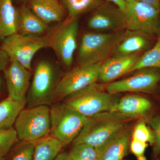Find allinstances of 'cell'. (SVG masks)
Segmentation results:
<instances>
[{
	"mask_svg": "<svg viewBox=\"0 0 160 160\" xmlns=\"http://www.w3.org/2000/svg\"><path fill=\"white\" fill-rule=\"evenodd\" d=\"M132 119L116 112H106L89 118L77 137L73 145L86 143L99 149L110 140L129 129Z\"/></svg>",
	"mask_w": 160,
	"mask_h": 160,
	"instance_id": "obj_1",
	"label": "cell"
},
{
	"mask_svg": "<svg viewBox=\"0 0 160 160\" xmlns=\"http://www.w3.org/2000/svg\"><path fill=\"white\" fill-rule=\"evenodd\" d=\"M64 102L87 118L102 112H114L119 98L118 94L105 91L104 85L96 82L70 94Z\"/></svg>",
	"mask_w": 160,
	"mask_h": 160,
	"instance_id": "obj_2",
	"label": "cell"
},
{
	"mask_svg": "<svg viewBox=\"0 0 160 160\" xmlns=\"http://www.w3.org/2000/svg\"><path fill=\"white\" fill-rule=\"evenodd\" d=\"M126 29L113 32H87L83 34L77 56L78 66L104 62L111 56Z\"/></svg>",
	"mask_w": 160,
	"mask_h": 160,
	"instance_id": "obj_3",
	"label": "cell"
},
{
	"mask_svg": "<svg viewBox=\"0 0 160 160\" xmlns=\"http://www.w3.org/2000/svg\"><path fill=\"white\" fill-rule=\"evenodd\" d=\"M13 128L19 140L24 142H35L51 132L50 108L49 106L29 107L21 110Z\"/></svg>",
	"mask_w": 160,
	"mask_h": 160,
	"instance_id": "obj_4",
	"label": "cell"
},
{
	"mask_svg": "<svg viewBox=\"0 0 160 160\" xmlns=\"http://www.w3.org/2000/svg\"><path fill=\"white\" fill-rule=\"evenodd\" d=\"M52 136L63 146L73 142L89 118L68 106L65 102L57 103L50 108Z\"/></svg>",
	"mask_w": 160,
	"mask_h": 160,
	"instance_id": "obj_5",
	"label": "cell"
},
{
	"mask_svg": "<svg viewBox=\"0 0 160 160\" xmlns=\"http://www.w3.org/2000/svg\"><path fill=\"white\" fill-rule=\"evenodd\" d=\"M78 18L68 17L58 23L47 35L49 47L52 49L61 63L66 69L72 65L77 49Z\"/></svg>",
	"mask_w": 160,
	"mask_h": 160,
	"instance_id": "obj_6",
	"label": "cell"
},
{
	"mask_svg": "<svg viewBox=\"0 0 160 160\" xmlns=\"http://www.w3.org/2000/svg\"><path fill=\"white\" fill-rule=\"evenodd\" d=\"M53 65L47 60H41L35 69L31 85L26 97L29 107L49 106L54 100L58 82Z\"/></svg>",
	"mask_w": 160,
	"mask_h": 160,
	"instance_id": "obj_7",
	"label": "cell"
},
{
	"mask_svg": "<svg viewBox=\"0 0 160 160\" xmlns=\"http://www.w3.org/2000/svg\"><path fill=\"white\" fill-rule=\"evenodd\" d=\"M1 47L10 58L31 70L33 58L38 51L49 47V39L47 35L30 36L16 33L3 40Z\"/></svg>",
	"mask_w": 160,
	"mask_h": 160,
	"instance_id": "obj_8",
	"label": "cell"
},
{
	"mask_svg": "<svg viewBox=\"0 0 160 160\" xmlns=\"http://www.w3.org/2000/svg\"><path fill=\"white\" fill-rule=\"evenodd\" d=\"M126 29L141 32L150 37L160 36V9L142 2L126 3Z\"/></svg>",
	"mask_w": 160,
	"mask_h": 160,
	"instance_id": "obj_9",
	"label": "cell"
},
{
	"mask_svg": "<svg viewBox=\"0 0 160 160\" xmlns=\"http://www.w3.org/2000/svg\"><path fill=\"white\" fill-rule=\"evenodd\" d=\"M102 63L78 66L64 75L58 82L54 100L65 98L98 80Z\"/></svg>",
	"mask_w": 160,
	"mask_h": 160,
	"instance_id": "obj_10",
	"label": "cell"
},
{
	"mask_svg": "<svg viewBox=\"0 0 160 160\" xmlns=\"http://www.w3.org/2000/svg\"><path fill=\"white\" fill-rule=\"evenodd\" d=\"M131 76L124 79L109 83L105 89L112 94L121 92H150L154 91L160 82L158 69L146 68L136 71Z\"/></svg>",
	"mask_w": 160,
	"mask_h": 160,
	"instance_id": "obj_11",
	"label": "cell"
},
{
	"mask_svg": "<svg viewBox=\"0 0 160 160\" xmlns=\"http://www.w3.org/2000/svg\"><path fill=\"white\" fill-rule=\"evenodd\" d=\"M125 12L112 3L103 2L93 10L87 21V26L98 32H113L126 29Z\"/></svg>",
	"mask_w": 160,
	"mask_h": 160,
	"instance_id": "obj_12",
	"label": "cell"
},
{
	"mask_svg": "<svg viewBox=\"0 0 160 160\" xmlns=\"http://www.w3.org/2000/svg\"><path fill=\"white\" fill-rule=\"evenodd\" d=\"M31 71L16 60L10 58L9 64L3 71L8 97L12 99L26 101L30 87Z\"/></svg>",
	"mask_w": 160,
	"mask_h": 160,
	"instance_id": "obj_13",
	"label": "cell"
},
{
	"mask_svg": "<svg viewBox=\"0 0 160 160\" xmlns=\"http://www.w3.org/2000/svg\"><path fill=\"white\" fill-rule=\"evenodd\" d=\"M140 56L141 54H137L128 56H111L108 58L102 63L99 81L103 84H109L130 72Z\"/></svg>",
	"mask_w": 160,
	"mask_h": 160,
	"instance_id": "obj_14",
	"label": "cell"
},
{
	"mask_svg": "<svg viewBox=\"0 0 160 160\" xmlns=\"http://www.w3.org/2000/svg\"><path fill=\"white\" fill-rule=\"evenodd\" d=\"M26 5L48 25L65 20L67 12L58 0H28Z\"/></svg>",
	"mask_w": 160,
	"mask_h": 160,
	"instance_id": "obj_15",
	"label": "cell"
},
{
	"mask_svg": "<svg viewBox=\"0 0 160 160\" xmlns=\"http://www.w3.org/2000/svg\"><path fill=\"white\" fill-rule=\"evenodd\" d=\"M17 33L25 36L45 35L49 29V25L34 14L27 5L18 8Z\"/></svg>",
	"mask_w": 160,
	"mask_h": 160,
	"instance_id": "obj_16",
	"label": "cell"
},
{
	"mask_svg": "<svg viewBox=\"0 0 160 160\" xmlns=\"http://www.w3.org/2000/svg\"><path fill=\"white\" fill-rule=\"evenodd\" d=\"M149 37L141 32L126 29L124 36L115 47L111 56L141 54L149 46Z\"/></svg>",
	"mask_w": 160,
	"mask_h": 160,
	"instance_id": "obj_17",
	"label": "cell"
},
{
	"mask_svg": "<svg viewBox=\"0 0 160 160\" xmlns=\"http://www.w3.org/2000/svg\"><path fill=\"white\" fill-rule=\"evenodd\" d=\"M151 103L146 98L135 94L125 96L119 100L114 112L131 119L142 117L151 109Z\"/></svg>",
	"mask_w": 160,
	"mask_h": 160,
	"instance_id": "obj_18",
	"label": "cell"
},
{
	"mask_svg": "<svg viewBox=\"0 0 160 160\" xmlns=\"http://www.w3.org/2000/svg\"><path fill=\"white\" fill-rule=\"evenodd\" d=\"M132 135L128 129L110 140L106 145L96 149L98 160H121L127 153Z\"/></svg>",
	"mask_w": 160,
	"mask_h": 160,
	"instance_id": "obj_19",
	"label": "cell"
},
{
	"mask_svg": "<svg viewBox=\"0 0 160 160\" xmlns=\"http://www.w3.org/2000/svg\"><path fill=\"white\" fill-rule=\"evenodd\" d=\"M18 19L13 0H0V41L17 33Z\"/></svg>",
	"mask_w": 160,
	"mask_h": 160,
	"instance_id": "obj_20",
	"label": "cell"
},
{
	"mask_svg": "<svg viewBox=\"0 0 160 160\" xmlns=\"http://www.w3.org/2000/svg\"><path fill=\"white\" fill-rule=\"evenodd\" d=\"M26 101H18L9 97L0 101V131L13 127L15 122Z\"/></svg>",
	"mask_w": 160,
	"mask_h": 160,
	"instance_id": "obj_21",
	"label": "cell"
},
{
	"mask_svg": "<svg viewBox=\"0 0 160 160\" xmlns=\"http://www.w3.org/2000/svg\"><path fill=\"white\" fill-rule=\"evenodd\" d=\"M63 147L58 140L47 136L35 142L33 160H54Z\"/></svg>",
	"mask_w": 160,
	"mask_h": 160,
	"instance_id": "obj_22",
	"label": "cell"
},
{
	"mask_svg": "<svg viewBox=\"0 0 160 160\" xmlns=\"http://www.w3.org/2000/svg\"><path fill=\"white\" fill-rule=\"evenodd\" d=\"M103 2V0H61V4L69 18H78L82 15L93 11Z\"/></svg>",
	"mask_w": 160,
	"mask_h": 160,
	"instance_id": "obj_23",
	"label": "cell"
},
{
	"mask_svg": "<svg viewBox=\"0 0 160 160\" xmlns=\"http://www.w3.org/2000/svg\"><path fill=\"white\" fill-rule=\"evenodd\" d=\"M146 68L160 69V36L152 49L140 56L130 72Z\"/></svg>",
	"mask_w": 160,
	"mask_h": 160,
	"instance_id": "obj_24",
	"label": "cell"
},
{
	"mask_svg": "<svg viewBox=\"0 0 160 160\" xmlns=\"http://www.w3.org/2000/svg\"><path fill=\"white\" fill-rule=\"evenodd\" d=\"M68 154L72 160L98 159V152L96 148L86 143L73 145Z\"/></svg>",
	"mask_w": 160,
	"mask_h": 160,
	"instance_id": "obj_25",
	"label": "cell"
},
{
	"mask_svg": "<svg viewBox=\"0 0 160 160\" xmlns=\"http://www.w3.org/2000/svg\"><path fill=\"white\" fill-rule=\"evenodd\" d=\"M18 141L13 127L0 131V158L6 157Z\"/></svg>",
	"mask_w": 160,
	"mask_h": 160,
	"instance_id": "obj_26",
	"label": "cell"
},
{
	"mask_svg": "<svg viewBox=\"0 0 160 160\" xmlns=\"http://www.w3.org/2000/svg\"><path fill=\"white\" fill-rule=\"evenodd\" d=\"M35 142H24L18 146L12 152L10 160H33Z\"/></svg>",
	"mask_w": 160,
	"mask_h": 160,
	"instance_id": "obj_27",
	"label": "cell"
},
{
	"mask_svg": "<svg viewBox=\"0 0 160 160\" xmlns=\"http://www.w3.org/2000/svg\"><path fill=\"white\" fill-rule=\"evenodd\" d=\"M132 138L144 142L153 144L155 141V138L153 133L143 121L138 123L132 131Z\"/></svg>",
	"mask_w": 160,
	"mask_h": 160,
	"instance_id": "obj_28",
	"label": "cell"
},
{
	"mask_svg": "<svg viewBox=\"0 0 160 160\" xmlns=\"http://www.w3.org/2000/svg\"><path fill=\"white\" fill-rule=\"evenodd\" d=\"M147 146V143L133 139L130 144V150L138 160H147L144 153Z\"/></svg>",
	"mask_w": 160,
	"mask_h": 160,
	"instance_id": "obj_29",
	"label": "cell"
},
{
	"mask_svg": "<svg viewBox=\"0 0 160 160\" xmlns=\"http://www.w3.org/2000/svg\"><path fill=\"white\" fill-rule=\"evenodd\" d=\"M151 127L154 130L155 134V140L156 141L155 150L160 154V117H156L150 121Z\"/></svg>",
	"mask_w": 160,
	"mask_h": 160,
	"instance_id": "obj_30",
	"label": "cell"
},
{
	"mask_svg": "<svg viewBox=\"0 0 160 160\" xmlns=\"http://www.w3.org/2000/svg\"><path fill=\"white\" fill-rule=\"evenodd\" d=\"M9 61L10 58L9 56L0 47V71H3L5 69Z\"/></svg>",
	"mask_w": 160,
	"mask_h": 160,
	"instance_id": "obj_31",
	"label": "cell"
},
{
	"mask_svg": "<svg viewBox=\"0 0 160 160\" xmlns=\"http://www.w3.org/2000/svg\"><path fill=\"white\" fill-rule=\"evenodd\" d=\"M106 1L114 4L122 11H124L126 9V3L124 0H106Z\"/></svg>",
	"mask_w": 160,
	"mask_h": 160,
	"instance_id": "obj_32",
	"label": "cell"
},
{
	"mask_svg": "<svg viewBox=\"0 0 160 160\" xmlns=\"http://www.w3.org/2000/svg\"><path fill=\"white\" fill-rule=\"evenodd\" d=\"M136 1L146 3L157 9H160V0H136Z\"/></svg>",
	"mask_w": 160,
	"mask_h": 160,
	"instance_id": "obj_33",
	"label": "cell"
},
{
	"mask_svg": "<svg viewBox=\"0 0 160 160\" xmlns=\"http://www.w3.org/2000/svg\"><path fill=\"white\" fill-rule=\"evenodd\" d=\"M54 160H72L69 157L68 153L66 152H62L58 155Z\"/></svg>",
	"mask_w": 160,
	"mask_h": 160,
	"instance_id": "obj_34",
	"label": "cell"
},
{
	"mask_svg": "<svg viewBox=\"0 0 160 160\" xmlns=\"http://www.w3.org/2000/svg\"><path fill=\"white\" fill-rule=\"evenodd\" d=\"M17 1L21 3V5H26L28 2V0H17Z\"/></svg>",
	"mask_w": 160,
	"mask_h": 160,
	"instance_id": "obj_35",
	"label": "cell"
},
{
	"mask_svg": "<svg viewBox=\"0 0 160 160\" xmlns=\"http://www.w3.org/2000/svg\"><path fill=\"white\" fill-rule=\"evenodd\" d=\"M2 87L3 80L1 76H0V94L2 93Z\"/></svg>",
	"mask_w": 160,
	"mask_h": 160,
	"instance_id": "obj_36",
	"label": "cell"
},
{
	"mask_svg": "<svg viewBox=\"0 0 160 160\" xmlns=\"http://www.w3.org/2000/svg\"><path fill=\"white\" fill-rule=\"evenodd\" d=\"M124 1H125V2H126V3H129L134 2L136 0H124Z\"/></svg>",
	"mask_w": 160,
	"mask_h": 160,
	"instance_id": "obj_37",
	"label": "cell"
},
{
	"mask_svg": "<svg viewBox=\"0 0 160 160\" xmlns=\"http://www.w3.org/2000/svg\"><path fill=\"white\" fill-rule=\"evenodd\" d=\"M0 160H6V158H0Z\"/></svg>",
	"mask_w": 160,
	"mask_h": 160,
	"instance_id": "obj_38",
	"label": "cell"
},
{
	"mask_svg": "<svg viewBox=\"0 0 160 160\" xmlns=\"http://www.w3.org/2000/svg\"></svg>",
	"mask_w": 160,
	"mask_h": 160,
	"instance_id": "obj_39",
	"label": "cell"
},
{
	"mask_svg": "<svg viewBox=\"0 0 160 160\" xmlns=\"http://www.w3.org/2000/svg\"></svg>",
	"mask_w": 160,
	"mask_h": 160,
	"instance_id": "obj_40",
	"label": "cell"
}]
</instances>
